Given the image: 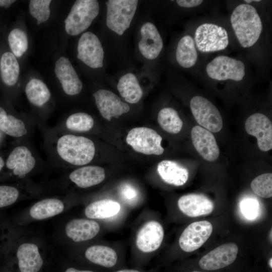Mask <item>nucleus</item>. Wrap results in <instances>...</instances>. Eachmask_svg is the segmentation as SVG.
I'll return each mask as SVG.
<instances>
[{"mask_svg":"<svg viewBox=\"0 0 272 272\" xmlns=\"http://www.w3.org/2000/svg\"><path fill=\"white\" fill-rule=\"evenodd\" d=\"M230 22L240 45L244 48L254 45L262 31V23L256 9L252 5L241 4L233 11Z\"/></svg>","mask_w":272,"mask_h":272,"instance_id":"1","label":"nucleus"},{"mask_svg":"<svg viewBox=\"0 0 272 272\" xmlns=\"http://www.w3.org/2000/svg\"><path fill=\"white\" fill-rule=\"evenodd\" d=\"M56 149L62 160L77 166L89 163L95 153V145L92 140L72 134L61 137L57 141Z\"/></svg>","mask_w":272,"mask_h":272,"instance_id":"2","label":"nucleus"},{"mask_svg":"<svg viewBox=\"0 0 272 272\" xmlns=\"http://www.w3.org/2000/svg\"><path fill=\"white\" fill-rule=\"evenodd\" d=\"M99 12L97 1H76L64 20L66 32L72 36L81 33L89 28Z\"/></svg>","mask_w":272,"mask_h":272,"instance_id":"3","label":"nucleus"},{"mask_svg":"<svg viewBox=\"0 0 272 272\" xmlns=\"http://www.w3.org/2000/svg\"><path fill=\"white\" fill-rule=\"evenodd\" d=\"M136 0H109L107 6L106 25L117 34L122 35L129 27L137 11Z\"/></svg>","mask_w":272,"mask_h":272,"instance_id":"4","label":"nucleus"},{"mask_svg":"<svg viewBox=\"0 0 272 272\" xmlns=\"http://www.w3.org/2000/svg\"><path fill=\"white\" fill-rule=\"evenodd\" d=\"M193 39L196 48L202 53L224 50L229 43L227 30L221 26L211 23L200 25L195 31Z\"/></svg>","mask_w":272,"mask_h":272,"instance_id":"5","label":"nucleus"},{"mask_svg":"<svg viewBox=\"0 0 272 272\" xmlns=\"http://www.w3.org/2000/svg\"><path fill=\"white\" fill-rule=\"evenodd\" d=\"M206 71L208 77L214 80L239 82L245 76V66L240 60L226 55H219L208 63Z\"/></svg>","mask_w":272,"mask_h":272,"instance_id":"6","label":"nucleus"},{"mask_svg":"<svg viewBox=\"0 0 272 272\" xmlns=\"http://www.w3.org/2000/svg\"><path fill=\"white\" fill-rule=\"evenodd\" d=\"M192 115L200 126L213 132L220 131L223 127L221 114L217 107L208 99L195 96L190 101Z\"/></svg>","mask_w":272,"mask_h":272,"instance_id":"7","label":"nucleus"},{"mask_svg":"<svg viewBox=\"0 0 272 272\" xmlns=\"http://www.w3.org/2000/svg\"><path fill=\"white\" fill-rule=\"evenodd\" d=\"M162 138L155 130L140 127L131 129L126 141L136 152L146 155H162L164 149L161 146Z\"/></svg>","mask_w":272,"mask_h":272,"instance_id":"8","label":"nucleus"},{"mask_svg":"<svg viewBox=\"0 0 272 272\" xmlns=\"http://www.w3.org/2000/svg\"><path fill=\"white\" fill-rule=\"evenodd\" d=\"M77 58L88 66L98 69L103 66L104 52L98 37L93 33H83L78 44Z\"/></svg>","mask_w":272,"mask_h":272,"instance_id":"9","label":"nucleus"},{"mask_svg":"<svg viewBox=\"0 0 272 272\" xmlns=\"http://www.w3.org/2000/svg\"><path fill=\"white\" fill-rule=\"evenodd\" d=\"M245 127L248 134L256 137L261 151L267 152L272 149V123L265 115L252 114L246 120Z\"/></svg>","mask_w":272,"mask_h":272,"instance_id":"10","label":"nucleus"},{"mask_svg":"<svg viewBox=\"0 0 272 272\" xmlns=\"http://www.w3.org/2000/svg\"><path fill=\"white\" fill-rule=\"evenodd\" d=\"M213 232V226L208 221L193 222L189 225L181 234L179 244L184 251L190 252L200 247L209 239Z\"/></svg>","mask_w":272,"mask_h":272,"instance_id":"11","label":"nucleus"},{"mask_svg":"<svg viewBox=\"0 0 272 272\" xmlns=\"http://www.w3.org/2000/svg\"><path fill=\"white\" fill-rule=\"evenodd\" d=\"M238 247L234 243L220 245L202 256L198 264L203 269L214 270L232 264L236 259Z\"/></svg>","mask_w":272,"mask_h":272,"instance_id":"12","label":"nucleus"},{"mask_svg":"<svg viewBox=\"0 0 272 272\" xmlns=\"http://www.w3.org/2000/svg\"><path fill=\"white\" fill-rule=\"evenodd\" d=\"M96 105L102 117L108 121L127 113L130 108L113 92L100 89L93 94Z\"/></svg>","mask_w":272,"mask_h":272,"instance_id":"13","label":"nucleus"},{"mask_svg":"<svg viewBox=\"0 0 272 272\" xmlns=\"http://www.w3.org/2000/svg\"><path fill=\"white\" fill-rule=\"evenodd\" d=\"M191 137L194 147L204 160L213 162L218 159L220 150L212 132L196 125L191 129Z\"/></svg>","mask_w":272,"mask_h":272,"instance_id":"14","label":"nucleus"},{"mask_svg":"<svg viewBox=\"0 0 272 272\" xmlns=\"http://www.w3.org/2000/svg\"><path fill=\"white\" fill-rule=\"evenodd\" d=\"M140 32L141 39L138 44L140 52L147 59L156 58L163 47V41L156 26L152 23L146 22Z\"/></svg>","mask_w":272,"mask_h":272,"instance_id":"15","label":"nucleus"},{"mask_svg":"<svg viewBox=\"0 0 272 272\" xmlns=\"http://www.w3.org/2000/svg\"><path fill=\"white\" fill-rule=\"evenodd\" d=\"M54 72L64 92L69 95L79 94L83 84L75 69L67 58L59 57L55 65Z\"/></svg>","mask_w":272,"mask_h":272,"instance_id":"16","label":"nucleus"},{"mask_svg":"<svg viewBox=\"0 0 272 272\" xmlns=\"http://www.w3.org/2000/svg\"><path fill=\"white\" fill-rule=\"evenodd\" d=\"M164 230L159 222L151 221L144 224L139 230L136 239L138 248L144 252L156 250L164 238Z\"/></svg>","mask_w":272,"mask_h":272,"instance_id":"17","label":"nucleus"},{"mask_svg":"<svg viewBox=\"0 0 272 272\" xmlns=\"http://www.w3.org/2000/svg\"><path fill=\"white\" fill-rule=\"evenodd\" d=\"M178 206L184 214L190 217L209 215L214 209L213 201L202 194L183 195L178 200Z\"/></svg>","mask_w":272,"mask_h":272,"instance_id":"18","label":"nucleus"},{"mask_svg":"<svg viewBox=\"0 0 272 272\" xmlns=\"http://www.w3.org/2000/svg\"><path fill=\"white\" fill-rule=\"evenodd\" d=\"M35 159L29 149L23 146L16 147L9 156L6 166L17 176L23 177L34 168Z\"/></svg>","mask_w":272,"mask_h":272,"instance_id":"19","label":"nucleus"},{"mask_svg":"<svg viewBox=\"0 0 272 272\" xmlns=\"http://www.w3.org/2000/svg\"><path fill=\"white\" fill-rule=\"evenodd\" d=\"M99 231L97 222L85 219L73 220L65 227L67 236L76 242L89 240L96 236Z\"/></svg>","mask_w":272,"mask_h":272,"instance_id":"20","label":"nucleus"},{"mask_svg":"<svg viewBox=\"0 0 272 272\" xmlns=\"http://www.w3.org/2000/svg\"><path fill=\"white\" fill-rule=\"evenodd\" d=\"M17 257L21 272H38L43 265V259L35 244H21L18 248Z\"/></svg>","mask_w":272,"mask_h":272,"instance_id":"21","label":"nucleus"},{"mask_svg":"<svg viewBox=\"0 0 272 272\" xmlns=\"http://www.w3.org/2000/svg\"><path fill=\"white\" fill-rule=\"evenodd\" d=\"M157 171L161 179L166 183L177 186L184 185L188 180V170L177 162L165 160L157 166Z\"/></svg>","mask_w":272,"mask_h":272,"instance_id":"22","label":"nucleus"},{"mask_svg":"<svg viewBox=\"0 0 272 272\" xmlns=\"http://www.w3.org/2000/svg\"><path fill=\"white\" fill-rule=\"evenodd\" d=\"M71 180L81 188H88L102 182L105 178L104 169L98 166L79 168L69 175Z\"/></svg>","mask_w":272,"mask_h":272,"instance_id":"23","label":"nucleus"},{"mask_svg":"<svg viewBox=\"0 0 272 272\" xmlns=\"http://www.w3.org/2000/svg\"><path fill=\"white\" fill-rule=\"evenodd\" d=\"M175 56L177 63L183 68H190L196 64L198 53L193 38L191 35H185L179 40Z\"/></svg>","mask_w":272,"mask_h":272,"instance_id":"24","label":"nucleus"},{"mask_svg":"<svg viewBox=\"0 0 272 272\" xmlns=\"http://www.w3.org/2000/svg\"><path fill=\"white\" fill-rule=\"evenodd\" d=\"M117 88L121 97L129 103H137L143 95V91L137 78L131 73H127L120 77Z\"/></svg>","mask_w":272,"mask_h":272,"instance_id":"25","label":"nucleus"},{"mask_svg":"<svg viewBox=\"0 0 272 272\" xmlns=\"http://www.w3.org/2000/svg\"><path fill=\"white\" fill-rule=\"evenodd\" d=\"M120 210V204L114 200L104 199L92 202L85 209L87 217L94 219H103L116 215Z\"/></svg>","mask_w":272,"mask_h":272,"instance_id":"26","label":"nucleus"},{"mask_svg":"<svg viewBox=\"0 0 272 272\" xmlns=\"http://www.w3.org/2000/svg\"><path fill=\"white\" fill-rule=\"evenodd\" d=\"M85 257L92 262L106 267H111L116 263V252L111 248L103 245H93L85 252Z\"/></svg>","mask_w":272,"mask_h":272,"instance_id":"27","label":"nucleus"},{"mask_svg":"<svg viewBox=\"0 0 272 272\" xmlns=\"http://www.w3.org/2000/svg\"><path fill=\"white\" fill-rule=\"evenodd\" d=\"M64 209L63 202L56 198H47L35 203L30 209V216L36 220H43L57 215Z\"/></svg>","mask_w":272,"mask_h":272,"instance_id":"28","label":"nucleus"},{"mask_svg":"<svg viewBox=\"0 0 272 272\" xmlns=\"http://www.w3.org/2000/svg\"><path fill=\"white\" fill-rule=\"evenodd\" d=\"M25 93L30 103L37 106L45 104L51 97L50 92L46 84L37 79H33L27 83Z\"/></svg>","mask_w":272,"mask_h":272,"instance_id":"29","label":"nucleus"},{"mask_svg":"<svg viewBox=\"0 0 272 272\" xmlns=\"http://www.w3.org/2000/svg\"><path fill=\"white\" fill-rule=\"evenodd\" d=\"M1 73L3 82L8 86L14 85L17 82L20 66L16 56L11 52L4 53L1 60Z\"/></svg>","mask_w":272,"mask_h":272,"instance_id":"30","label":"nucleus"},{"mask_svg":"<svg viewBox=\"0 0 272 272\" xmlns=\"http://www.w3.org/2000/svg\"><path fill=\"white\" fill-rule=\"evenodd\" d=\"M157 120L161 127L170 133H179L182 128V120L177 112L171 107L162 109L158 113Z\"/></svg>","mask_w":272,"mask_h":272,"instance_id":"31","label":"nucleus"},{"mask_svg":"<svg viewBox=\"0 0 272 272\" xmlns=\"http://www.w3.org/2000/svg\"><path fill=\"white\" fill-rule=\"evenodd\" d=\"M0 130L13 137H21L27 133L24 122L11 115L0 107Z\"/></svg>","mask_w":272,"mask_h":272,"instance_id":"32","label":"nucleus"},{"mask_svg":"<svg viewBox=\"0 0 272 272\" xmlns=\"http://www.w3.org/2000/svg\"><path fill=\"white\" fill-rule=\"evenodd\" d=\"M8 42L12 53L16 57H21L27 50V36L24 31L20 29L16 28L10 32Z\"/></svg>","mask_w":272,"mask_h":272,"instance_id":"33","label":"nucleus"},{"mask_svg":"<svg viewBox=\"0 0 272 272\" xmlns=\"http://www.w3.org/2000/svg\"><path fill=\"white\" fill-rule=\"evenodd\" d=\"M66 127L71 130L85 132L90 130L94 125V120L89 114L78 112L71 115L66 119Z\"/></svg>","mask_w":272,"mask_h":272,"instance_id":"34","label":"nucleus"},{"mask_svg":"<svg viewBox=\"0 0 272 272\" xmlns=\"http://www.w3.org/2000/svg\"><path fill=\"white\" fill-rule=\"evenodd\" d=\"M252 191L263 198L272 196V174L266 173L255 178L250 183Z\"/></svg>","mask_w":272,"mask_h":272,"instance_id":"35","label":"nucleus"},{"mask_svg":"<svg viewBox=\"0 0 272 272\" xmlns=\"http://www.w3.org/2000/svg\"><path fill=\"white\" fill-rule=\"evenodd\" d=\"M50 0H31L29 2V11L31 16L37 21V24L46 21L50 14Z\"/></svg>","mask_w":272,"mask_h":272,"instance_id":"36","label":"nucleus"},{"mask_svg":"<svg viewBox=\"0 0 272 272\" xmlns=\"http://www.w3.org/2000/svg\"><path fill=\"white\" fill-rule=\"evenodd\" d=\"M19 195L18 189L14 187L0 186V208L14 203L18 199Z\"/></svg>","mask_w":272,"mask_h":272,"instance_id":"37","label":"nucleus"},{"mask_svg":"<svg viewBox=\"0 0 272 272\" xmlns=\"http://www.w3.org/2000/svg\"><path fill=\"white\" fill-rule=\"evenodd\" d=\"M240 208L246 218L252 220L258 215V203L257 200L252 198L245 199L241 201Z\"/></svg>","mask_w":272,"mask_h":272,"instance_id":"38","label":"nucleus"},{"mask_svg":"<svg viewBox=\"0 0 272 272\" xmlns=\"http://www.w3.org/2000/svg\"><path fill=\"white\" fill-rule=\"evenodd\" d=\"M120 194L123 199L128 201L134 200L138 196L136 189L127 184L121 186Z\"/></svg>","mask_w":272,"mask_h":272,"instance_id":"39","label":"nucleus"},{"mask_svg":"<svg viewBox=\"0 0 272 272\" xmlns=\"http://www.w3.org/2000/svg\"><path fill=\"white\" fill-rule=\"evenodd\" d=\"M178 5L181 7L191 8L201 5L203 1L201 0H177L176 1Z\"/></svg>","mask_w":272,"mask_h":272,"instance_id":"40","label":"nucleus"},{"mask_svg":"<svg viewBox=\"0 0 272 272\" xmlns=\"http://www.w3.org/2000/svg\"><path fill=\"white\" fill-rule=\"evenodd\" d=\"M15 2L14 0H0V7L9 8Z\"/></svg>","mask_w":272,"mask_h":272,"instance_id":"41","label":"nucleus"},{"mask_svg":"<svg viewBox=\"0 0 272 272\" xmlns=\"http://www.w3.org/2000/svg\"><path fill=\"white\" fill-rule=\"evenodd\" d=\"M65 272H93L91 270H80L74 268H69L67 269Z\"/></svg>","mask_w":272,"mask_h":272,"instance_id":"42","label":"nucleus"},{"mask_svg":"<svg viewBox=\"0 0 272 272\" xmlns=\"http://www.w3.org/2000/svg\"><path fill=\"white\" fill-rule=\"evenodd\" d=\"M116 272H140V271L137 270H134V269H122V270H118Z\"/></svg>","mask_w":272,"mask_h":272,"instance_id":"43","label":"nucleus"},{"mask_svg":"<svg viewBox=\"0 0 272 272\" xmlns=\"http://www.w3.org/2000/svg\"><path fill=\"white\" fill-rule=\"evenodd\" d=\"M4 165H5V162H4L3 158L0 156V171L2 169V168L4 167Z\"/></svg>","mask_w":272,"mask_h":272,"instance_id":"44","label":"nucleus"},{"mask_svg":"<svg viewBox=\"0 0 272 272\" xmlns=\"http://www.w3.org/2000/svg\"><path fill=\"white\" fill-rule=\"evenodd\" d=\"M269 266L271 268L272 267V258H270V259H269Z\"/></svg>","mask_w":272,"mask_h":272,"instance_id":"45","label":"nucleus"},{"mask_svg":"<svg viewBox=\"0 0 272 272\" xmlns=\"http://www.w3.org/2000/svg\"><path fill=\"white\" fill-rule=\"evenodd\" d=\"M192 272H201V271H193Z\"/></svg>","mask_w":272,"mask_h":272,"instance_id":"46","label":"nucleus"}]
</instances>
